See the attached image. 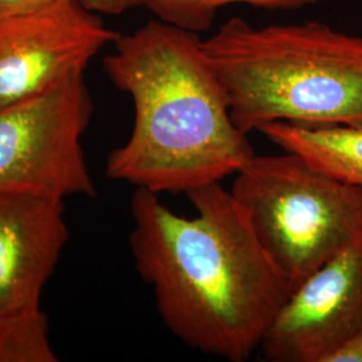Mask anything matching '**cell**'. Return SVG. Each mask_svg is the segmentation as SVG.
<instances>
[{"mask_svg":"<svg viewBox=\"0 0 362 362\" xmlns=\"http://www.w3.org/2000/svg\"><path fill=\"white\" fill-rule=\"evenodd\" d=\"M104 69L134 105L133 129L107 157V177L153 194H187L235 175L255 155L199 34L149 22L118 34Z\"/></svg>","mask_w":362,"mask_h":362,"instance_id":"2","label":"cell"},{"mask_svg":"<svg viewBox=\"0 0 362 362\" xmlns=\"http://www.w3.org/2000/svg\"><path fill=\"white\" fill-rule=\"evenodd\" d=\"M235 176L233 200L291 293L362 236V187L300 156L254 155Z\"/></svg>","mask_w":362,"mask_h":362,"instance_id":"4","label":"cell"},{"mask_svg":"<svg viewBox=\"0 0 362 362\" xmlns=\"http://www.w3.org/2000/svg\"><path fill=\"white\" fill-rule=\"evenodd\" d=\"M203 49L245 134L272 122L362 125V38L324 23L233 18Z\"/></svg>","mask_w":362,"mask_h":362,"instance_id":"3","label":"cell"},{"mask_svg":"<svg viewBox=\"0 0 362 362\" xmlns=\"http://www.w3.org/2000/svg\"><path fill=\"white\" fill-rule=\"evenodd\" d=\"M197 215L170 211L137 188L130 248L173 336L202 353L246 361L291 296L233 194L212 182L189 191Z\"/></svg>","mask_w":362,"mask_h":362,"instance_id":"1","label":"cell"},{"mask_svg":"<svg viewBox=\"0 0 362 362\" xmlns=\"http://www.w3.org/2000/svg\"><path fill=\"white\" fill-rule=\"evenodd\" d=\"M362 329V236L296 288L259 349L270 362H330Z\"/></svg>","mask_w":362,"mask_h":362,"instance_id":"7","label":"cell"},{"mask_svg":"<svg viewBox=\"0 0 362 362\" xmlns=\"http://www.w3.org/2000/svg\"><path fill=\"white\" fill-rule=\"evenodd\" d=\"M91 13L118 15L137 6H143V0H78Z\"/></svg>","mask_w":362,"mask_h":362,"instance_id":"12","label":"cell"},{"mask_svg":"<svg viewBox=\"0 0 362 362\" xmlns=\"http://www.w3.org/2000/svg\"><path fill=\"white\" fill-rule=\"evenodd\" d=\"M317 0H143L158 21L200 34L212 26L221 7L248 4L270 11H291L314 4Z\"/></svg>","mask_w":362,"mask_h":362,"instance_id":"10","label":"cell"},{"mask_svg":"<svg viewBox=\"0 0 362 362\" xmlns=\"http://www.w3.org/2000/svg\"><path fill=\"white\" fill-rule=\"evenodd\" d=\"M42 309L0 320V362H55Z\"/></svg>","mask_w":362,"mask_h":362,"instance_id":"11","label":"cell"},{"mask_svg":"<svg viewBox=\"0 0 362 362\" xmlns=\"http://www.w3.org/2000/svg\"><path fill=\"white\" fill-rule=\"evenodd\" d=\"M61 0H0V16L10 13H23L28 10L49 6Z\"/></svg>","mask_w":362,"mask_h":362,"instance_id":"14","label":"cell"},{"mask_svg":"<svg viewBox=\"0 0 362 362\" xmlns=\"http://www.w3.org/2000/svg\"><path fill=\"white\" fill-rule=\"evenodd\" d=\"M91 115L83 74L0 106V191L94 197L81 145Z\"/></svg>","mask_w":362,"mask_h":362,"instance_id":"5","label":"cell"},{"mask_svg":"<svg viewBox=\"0 0 362 362\" xmlns=\"http://www.w3.org/2000/svg\"><path fill=\"white\" fill-rule=\"evenodd\" d=\"M67 239L64 200L0 191V320L40 309Z\"/></svg>","mask_w":362,"mask_h":362,"instance_id":"8","label":"cell"},{"mask_svg":"<svg viewBox=\"0 0 362 362\" xmlns=\"http://www.w3.org/2000/svg\"><path fill=\"white\" fill-rule=\"evenodd\" d=\"M118 34L78 0L0 16V106L85 73Z\"/></svg>","mask_w":362,"mask_h":362,"instance_id":"6","label":"cell"},{"mask_svg":"<svg viewBox=\"0 0 362 362\" xmlns=\"http://www.w3.org/2000/svg\"><path fill=\"white\" fill-rule=\"evenodd\" d=\"M330 362H362V329L337 351Z\"/></svg>","mask_w":362,"mask_h":362,"instance_id":"13","label":"cell"},{"mask_svg":"<svg viewBox=\"0 0 362 362\" xmlns=\"http://www.w3.org/2000/svg\"><path fill=\"white\" fill-rule=\"evenodd\" d=\"M260 133L282 151L303 157L314 168L362 187V125L272 122Z\"/></svg>","mask_w":362,"mask_h":362,"instance_id":"9","label":"cell"}]
</instances>
